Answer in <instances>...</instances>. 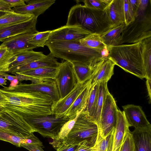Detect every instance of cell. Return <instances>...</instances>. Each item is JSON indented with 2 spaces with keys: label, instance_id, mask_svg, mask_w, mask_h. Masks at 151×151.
Wrapping results in <instances>:
<instances>
[{
  "label": "cell",
  "instance_id": "obj_1",
  "mask_svg": "<svg viewBox=\"0 0 151 151\" xmlns=\"http://www.w3.org/2000/svg\"><path fill=\"white\" fill-rule=\"evenodd\" d=\"M0 92L9 102L3 107L4 109L14 111L23 116L52 114L51 106L53 101L47 94L37 91L9 92L1 89Z\"/></svg>",
  "mask_w": 151,
  "mask_h": 151
},
{
  "label": "cell",
  "instance_id": "obj_2",
  "mask_svg": "<svg viewBox=\"0 0 151 151\" xmlns=\"http://www.w3.org/2000/svg\"><path fill=\"white\" fill-rule=\"evenodd\" d=\"M66 25H80L91 33L101 35L114 27L106 9L104 11L93 9L79 3L70 8Z\"/></svg>",
  "mask_w": 151,
  "mask_h": 151
},
{
  "label": "cell",
  "instance_id": "obj_3",
  "mask_svg": "<svg viewBox=\"0 0 151 151\" xmlns=\"http://www.w3.org/2000/svg\"><path fill=\"white\" fill-rule=\"evenodd\" d=\"M45 45L55 58L72 63H82L91 65L94 58L104 57L103 51L84 46L79 41H47Z\"/></svg>",
  "mask_w": 151,
  "mask_h": 151
},
{
  "label": "cell",
  "instance_id": "obj_4",
  "mask_svg": "<svg viewBox=\"0 0 151 151\" xmlns=\"http://www.w3.org/2000/svg\"><path fill=\"white\" fill-rule=\"evenodd\" d=\"M107 50V57L115 65L140 78H145L140 42L111 46Z\"/></svg>",
  "mask_w": 151,
  "mask_h": 151
},
{
  "label": "cell",
  "instance_id": "obj_5",
  "mask_svg": "<svg viewBox=\"0 0 151 151\" xmlns=\"http://www.w3.org/2000/svg\"><path fill=\"white\" fill-rule=\"evenodd\" d=\"M99 133L98 127L86 111L78 115L76 122L65 140L68 143L78 144L85 140L95 144Z\"/></svg>",
  "mask_w": 151,
  "mask_h": 151
},
{
  "label": "cell",
  "instance_id": "obj_6",
  "mask_svg": "<svg viewBox=\"0 0 151 151\" xmlns=\"http://www.w3.org/2000/svg\"><path fill=\"white\" fill-rule=\"evenodd\" d=\"M151 37V18L146 14L136 17L126 26L121 35L120 45L140 42Z\"/></svg>",
  "mask_w": 151,
  "mask_h": 151
},
{
  "label": "cell",
  "instance_id": "obj_7",
  "mask_svg": "<svg viewBox=\"0 0 151 151\" xmlns=\"http://www.w3.org/2000/svg\"><path fill=\"white\" fill-rule=\"evenodd\" d=\"M28 124L44 137L56 138L62 126L70 120L64 117L57 118L51 114L46 116H23Z\"/></svg>",
  "mask_w": 151,
  "mask_h": 151
},
{
  "label": "cell",
  "instance_id": "obj_8",
  "mask_svg": "<svg viewBox=\"0 0 151 151\" xmlns=\"http://www.w3.org/2000/svg\"><path fill=\"white\" fill-rule=\"evenodd\" d=\"M0 129L22 137H26L36 132L22 116L4 109L0 113Z\"/></svg>",
  "mask_w": 151,
  "mask_h": 151
},
{
  "label": "cell",
  "instance_id": "obj_9",
  "mask_svg": "<svg viewBox=\"0 0 151 151\" xmlns=\"http://www.w3.org/2000/svg\"><path fill=\"white\" fill-rule=\"evenodd\" d=\"M118 109L115 101L109 91L104 100L98 126L99 133L104 138L114 132Z\"/></svg>",
  "mask_w": 151,
  "mask_h": 151
},
{
  "label": "cell",
  "instance_id": "obj_10",
  "mask_svg": "<svg viewBox=\"0 0 151 151\" xmlns=\"http://www.w3.org/2000/svg\"><path fill=\"white\" fill-rule=\"evenodd\" d=\"M3 90L9 92H29L37 91L45 93L50 95L53 101L60 99V96L55 81L52 79L40 80L36 83L30 84L20 83L13 87L2 86Z\"/></svg>",
  "mask_w": 151,
  "mask_h": 151
},
{
  "label": "cell",
  "instance_id": "obj_11",
  "mask_svg": "<svg viewBox=\"0 0 151 151\" xmlns=\"http://www.w3.org/2000/svg\"><path fill=\"white\" fill-rule=\"evenodd\" d=\"M54 80L58 91L60 99L68 94L77 82L72 63L65 61L60 63L59 70Z\"/></svg>",
  "mask_w": 151,
  "mask_h": 151
},
{
  "label": "cell",
  "instance_id": "obj_12",
  "mask_svg": "<svg viewBox=\"0 0 151 151\" xmlns=\"http://www.w3.org/2000/svg\"><path fill=\"white\" fill-rule=\"evenodd\" d=\"M91 33L80 25H65L51 30L47 41H79Z\"/></svg>",
  "mask_w": 151,
  "mask_h": 151
},
{
  "label": "cell",
  "instance_id": "obj_13",
  "mask_svg": "<svg viewBox=\"0 0 151 151\" xmlns=\"http://www.w3.org/2000/svg\"><path fill=\"white\" fill-rule=\"evenodd\" d=\"M114 63L107 57L96 58L92 63L94 69L91 78L93 85L101 82H107L114 74Z\"/></svg>",
  "mask_w": 151,
  "mask_h": 151
},
{
  "label": "cell",
  "instance_id": "obj_14",
  "mask_svg": "<svg viewBox=\"0 0 151 151\" xmlns=\"http://www.w3.org/2000/svg\"><path fill=\"white\" fill-rule=\"evenodd\" d=\"M38 32L36 29L9 37L5 39L1 45L6 46L14 54L32 50L36 47L29 44L28 42Z\"/></svg>",
  "mask_w": 151,
  "mask_h": 151
},
{
  "label": "cell",
  "instance_id": "obj_15",
  "mask_svg": "<svg viewBox=\"0 0 151 151\" xmlns=\"http://www.w3.org/2000/svg\"><path fill=\"white\" fill-rule=\"evenodd\" d=\"M87 81L83 83H77L67 95L57 101H53L51 106L52 114L57 118L63 117L65 112L82 91Z\"/></svg>",
  "mask_w": 151,
  "mask_h": 151
},
{
  "label": "cell",
  "instance_id": "obj_16",
  "mask_svg": "<svg viewBox=\"0 0 151 151\" xmlns=\"http://www.w3.org/2000/svg\"><path fill=\"white\" fill-rule=\"evenodd\" d=\"M123 112L129 127L140 128L151 126L141 106L127 104L122 106Z\"/></svg>",
  "mask_w": 151,
  "mask_h": 151
},
{
  "label": "cell",
  "instance_id": "obj_17",
  "mask_svg": "<svg viewBox=\"0 0 151 151\" xmlns=\"http://www.w3.org/2000/svg\"><path fill=\"white\" fill-rule=\"evenodd\" d=\"M55 0H26V5L12 8V11L21 14H29L37 17L43 13L55 2Z\"/></svg>",
  "mask_w": 151,
  "mask_h": 151
},
{
  "label": "cell",
  "instance_id": "obj_18",
  "mask_svg": "<svg viewBox=\"0 0 151 151\" xmlns=\"http://www.w3.org/2000/svg\"><path fill=\"white\" fill-rule=\"evenodd\" d=\"M91 86L90 79L87 81L82 91L66 111L63 117L73 119L81 112L85 111Z\"/></svg>",
  "mask_w": 151,
  "mask_h": 151
},
{
  "label": "cell",
  "instance_id": "obj_19",
  "mask_svg": "<svg viewBox=\"0 0 151 151\" xmlns=\"http://www.w3.org/2000/svg\"><path fill=\"white\" fill-rule=\"evenodd\" d=\"M37 18L22 23L0 27V42H3L6 38L19 34L36 29Z\"/></svg>",
  "mask_w": 151,
  "mask_h": 151
},
{
  "label": "cell",
  "instance_id": "obj_20",
  "mask_svg": "<svg viewBox=\"0 0 151 151\" xmlns=\"http://www.w3.org/2000/svg\"><path fill=\"white\" fill-rule=\"evenodd\" d=\"M129 126L123 111L117 109L116 123L113 134L112 151H120Z\"/></svg>",
  "mask_w": 151,
  "mask_h": 151
},
{
  "label": "cell",
  "instance_id": "obj_21",
  "mask_svg": "<svg viewBox=\"0 0 151 151\" xmlns=\"http://www.w3.org/2000/svg\"><path fill=\"white\" fill-rule=\"evenodd\" d=\"M60 63L52 54L50 52L45 57L31 62L25 65L13 68L9 70L6 73L15 74L16 73L22 72L32 69L42 68H56L58 67Z\"/></svg>",
  "mask_w": 151,
  "mask_h": 151
},
{
  "label": "cell",
  "instance_id": "obj_22",
  "mask_svg": "<svg viewBox=\"0 0 151 151\" xmlns=\"http://www.w3.org/2000/svg\"><path fill=\"white\" fill-rule=\"evenodd\" d=\"M131 133L134 142V151H151V126L134 128Z\"/></svg>",
  "mask_w": 151,
  "mask_h": 151
},
{
  "label": "cell",
  "instance_id": "obj_23",
  "mask_svg": "<svg viewBox=\"0 0 151 151\" xmlns=\"http://www.w3.org/2000/svg\"><path fill=\"white\" fill-rule=\"evenodd\" d=\"M106 10L114 27L124 23V0H112Z\"/></svg>",
  "mask_w": 151,
  "mask_h": 151
},
{
  "label": "cell",
  "instance_id": "obj_24",
  "mask_svg": "<svg viewBox=\"0 0 151 151\" xmlns=\"http://www.w3.org/2000/svg\"><path fill=\"white\" fill-rule=\"evenodd\" d=\"M59 70V66L56 68H37L15 74L26 76L38 80H55Z\"/></svg>",
  "mask_w": 151,
  "mask_h": 151
},
{
  "label": "cell",
  "instance_id": "obj_25",
  "mask_svg": "<svg viewBox=\"0 0 151 151\" xmlns=\"http://www.w3.org/2000/svg\"><path fill=\"white\" fill-rule=\"evenodd\" d=\"M14 54L16 59L10 65L9 70L13 68L25 65L46 55L42 52H36L33 50L22 51Z\"/></svg>",
  "mask_w": 151,
  "mask_h": 151
},
{
  "label": "cell",
  "instance_id": "obj_26",
  "mask_svg": "<svg viewBox=\"0 0 151 151\" xmlns=\"http://www.w3.org/2000/svg\"><path fill=\"white\" fill-rule=\"evenodd\" d=\"M143 66L146 79H151V37L140 42Z\"/></svg>",
  "mask_w": 151,
  "mask_h": 151
},
{
  "label": "cell",
  "instance_id": "obj_27",
  "mask_svg": "<svg viewBox=\"0 0 151 151\" xmlns=\"http://www.w3.org/2000/svg\"><path fill=\"white\" fill-rule=\"evenodd\" d=\"M125 23L114 27L101 35L107 48L120 45L122 33L125 28Z\"/></svg>",
  "mask_w": 151,
  "mask_h": 151
},
{
  "label": "cell",
  "instance_id": "obj_28",
  "mask_svg": "<svg viewBox=\"0 0 151 151\" xmlns=\"http://www.w3.org/2000/svg\"><path fill=\"white\" fill-rule=\"evenodd\" d=\"M73 64L77 83H84L91 78L94 71V68L92 66L82 63Z\"/></svg>",
  "mask_w": 151,
  "mask_h": 151
},
{
  "label": "cell",
  "instance_id": "obj_29",
  "mask_svg": "<svg viewBox=\"0 0 151 151\" xmlns=\"http://www.w3.org/2000/svg\"><path fill=\"white\" fill-rule=\"evenodd\" d=\"M34 17L31 14H19L12 11L8 12L0 17V27L24 22Z\"/></svg>",
  "mask_w": 151,
  "mask_h": 151
},
{
  "label": "cell",
  "instance_id": "obj_30",
  "mask_svg": "<svg viewBox=\"0 0 151 151\" xmlns=\"http://www.w3.org/2000/svg\"><path fill=\"white\" fill-rule=\"evenodd\" d=\"M107 82L99 83L98 89L96 103L93 117L91 118L98 126L101 110L106 95L109 92Z\"/></svg>",
  "mask_w": 151,
  "mask_h": 151
},
{
  "label": "cell",
  "instance_id": "obj_31",
  "mask_svg": "<svg viewBox=\"0 0 151 151\" xmlns=\"http://www.w3.org/2000/svg\"><path fill=\"white\" fill-rule=\"evenodd\" d=\"M80 43L87 47L102 51L107 50L101 35L96 33H91L79 41Z\"/></svg>",
  "mask_w": 151,
  "mask_h": 151
},
{
  "label": "cell",
  "instance_id": "obj_32",
  "mask_svg": "<svg viewBox=\"0 0 151 151\" xmlns=\"http://www.w3.org/2000/svg\"><path fill=\"white\" fill-rule=\"evenodd\" d=\"M15 54L5 46L0 45V73H6L10 65L16 59Z\"/></svg>",
  "mask_w": 151,
  "mask_h": 151
},
{
  "label": "cell",
  "instance_id": "obj_33",
  "mask_svg": "<svg viewBox=\"0 0 151 151\" xmlns=\"http://www.w3.org/2000/svg\"><path fill=\"white\" fill-rule=\"evenodd\" d=\"M79 114L74 119L66 122L62 127L57 137L52 139L53 142H51V144L54 148H56L60 144L67 139L68 134L73 128Z\"/></svg>",
  "mask_w": 151,
  "mask_h": 151
},
{
  "label": "cell",
  "instance_id": "obj_34",
  "mask_svg": "<svg viewBox=\"0 0 151 151\" xmlns=\"http://www.w3.org/2000/svg\"><path fill=\"white\" fill-rule=\"evenodd\" d=\"M114 132L104 138H102L98 133L95 144L98 151H112Z\"/></svg>",
  "mask_w": 151,
  "mask_h": 151
},
{
  "label": "cell",
  "instance_id": "obj_35",
  "mask_svg": "<svg viewBox=\"0 0 151 151\" xmlns=\"http://www.w3.org/2000/svg\"><path fill=\"white\" fill-rule=\"evenodd\" d=\"M27 137H20L0 129V140L9 142L17 147H21L22 144H26Z\"/></svg>",
  "mask_w": 151,
  "mask_h": 151
},
{
  "label": "cell",
  "instance_id": "obj_36",
  "mask_svg": "<svg viewBox=\"0 0 151 151\" xmlns=\"http://www.w3.org/2000/svg\"><path fill=\"white\" fill-rule=\"evenodd\" d=\"M99 84L96 83L92 85L85 111L91 118L93 117L95 111Z\"/></svg>",
  "mask_w": 151,
  "mask_h": 151
},
{
  "label": "cell",
  "instance_id": "obj_37",
  "mask_svg": "<svg viewBox=\"0 0 151 151\" xmlns=\"http://www.w3.org/2000/svg\"><path fill=\"white\" fill-rule=\"evenodd\" d=\"M51 32V30L38 32L29 40L28 42L36 48L44 47L48 40Z\"/></svg>",
  "mask_w": 151,
  "mask_h": 151
},
{
  "label": "cell",
  "instance_id": "obj_38",
  "mask_svg": "<svg viewBox=\"0 0 151 151\" xmlns=\"http://www.w3.org/2000/svg\"><path fill=\"white\" fill-rule=\"evenodd\" d=\"M112 0H84L83 5L93 9L104 11L105 10Z\"/></svg>",
  "mask_w": 151,
  "mask_h": 151
},
{
  "label": "cell",
  "instance_id": "obj_39",
  "mask_svg": "<svg viewBox=\"0 0 151 151\" xmlns=\"http://www.w3.org/2000/svg\"><path fill=\"white\" fill-rule=\"evenodd\" d=\"M124 23L127 25L135 19V15L130 5L129 0H124Z\"/></svg>",
  "mask_w": 151,
  "mask_h": 151
},
{
  "label": "cell",
  "instance_id": "obj_40",
  "mask_svg": "<svg viewBox=\"0 0 151 151\" xmlns=\"http://www.w3.org/2000/svg\"><path fill=\"white\" fill-rule=\"evenodd\" d=\"M134 142L130 130L127 133L120 151H134Z\"/></svg>",
  "mask_w": 151,
  "mask_h": 151
},
{
  "label": "cell",
  "instance_id": "obj_41",
  "mask_svg": "<svg viewBox=\"0 0 151 151\" xmlns=\"http://www.w3.org/2000/svg\"><path fill=\"white\" fill-rule=\"evenodd\" d=\"M78 144L68 143L65 140L56 149V151H75L77 149Z\"/></svg>",
  "mask_w": 151,
  "mask_h": 151
},
{
  "label": "cell",
  "instance_id": "obj_42",
  "mask_svg": "<svg viewBox=\"0 0 151 151\" xmlns=\"http://www.w3.org/2000/svg\"><path fill=\"white\" fill-rule=\"evenodd\" d=\"M94 145L87 140H85L79 143L75 151H93Z\"/></svg>",
  "mask_w": 151,
  "mask_h": 151
},
{
  "label": "cell",
  "instance_id": "obj_43",
  "mask_svg": "<svg viewBox=\"0 0 151 151\" xmlns=\"http://www.w3.org/2000/svg\"><path fill=\"white\" fill-rule=\"evenodd\" d=\"M148 0H140V4L135 14L136 17L146 14V9L149 4Z\"/></svg>",
  "mask_w": 151,
  "mask_h": 151
},
{
  "label": "cell",
  "instance_id": "obj_44",
  "mask_svg": "<svg viewBox=\"0 0 151 151\" xmlns=\"http://www.w3.org/2000/svg\"><path fill=\"white\" fill-rule=\"evenodd\" d=\"M9 5L12 9L13 8L19 7L26 5L25 1L24 0H5Z\"/></svg>",
  "mask_w": 151,
  "mask_h": 151
},
{
  "label": "cell",
  "instance_id": "obj_45",
  "mask_svg": "<svg viewBox=\"0 0 151 151\" xmlns=\"http://www.w3.org/2000/svg\"><path fill=\"white\" fill-rule=\"evenodd\" d=\"M21 147L26 149L29 151H44L41 146L35 144H22Z\"/></svg>",
  "mask_w": 151,
  "mask_h": 151
},
{
  "label": "cell",
  "instance_id": "obj_46",
  "mask_svg": "<svg viewBox=\"0 0 151 151\" xmlns=\"http://www.w3.org/2000/svg\"><path fill=\"white\" fill-rule=\"evenodd\" d=\"M0 11L5 12L12 11L9 4L5 0H0Z\"/></svg>",
  "mask_w": 151,
  "mask_h": 151
},
{
  "label": "cell",
  "instance_id": "obj_47",
  "mask_svg": "<svg viewBox=\"0 0 151 151\" xmlns=\"http://www.w3.org/2000/svg\"><path fill=\"white\" fill-rule=\"evenodd\" d=\"M140 1L129 0L130 5L134 13L135 16L139 7Z\"/></svg>",
  "mask_w": 151,
  "mask_h": 151
},
{
  "label": "cell",
  "instance_id": "obj_48",
  "mask_svg": "<svg viewBox=\"0 0 151 151\" xmlns=\"http://www.w3.org/2000/svg\"><path fill=\"white\" fill-rule=\"evenodd\" d=\"M9 102L6 97L0 92V106L3 108L6 105L9 104Z\"/></svg>",
  "mask_w": 151,
  "mask_h": 151
},
{
  "label": "cell",
  "instance_id": "obj_49",
  "mask_svg": "<svg viewBox=\"0 0 151 151\" xmlns=\"http://www.w3.org/2000/svg\"><path fill=\"white\" fill-rule=\"evenodd\" d=\"M146 85L148 93V96L150 99V101H151V79H146Z\"/></svg>",
  "mask_w": 151,
  "mask_h": 151
},
{
  "label": "cell",
  "instance_id": "obj_50",
  "mask_svg": "<svg viewBox=\"0 0 151 151\" xmlns=\"http://www.w3.org/2000/svg\"><path fill=\"white\" fill-rule=\"evenodd\" d=\"M4 78L6 80H7L11 81L14 79H17V77L16 75H15V76H12L9 75L7 73L6 74Z\"/></svg>",
  "mask_w": 151,
  "mask_h": 151
},
{
  "label": "cell",
  "instance_id": "obj_51",
  "mask_svg": "<svg viewBox=\"0 0 151 151\" xmlns=\"http://www.w3.org/2000/svg\"><path fill=\"white\" fill-rule=\"evenodd\" d=\"M19 81L17 79H14L13 81H10V84L9 86V87H15L19 84Z\"/></svg>",
  "mask_w": 151,
  "mask_h": 151
},
{
  "label": "cell",
  "instance_id": "obj_52",
  "mask_svg": "<svg viewBox=\"0 0 151 151\" xmlns=\"http://www.w3.org/2000/svg\"><path fill=\"white\" fill-rule=\"evenodd\" d=\"M6 82L7 80L4 78H0V86H2L4 85H6L7 84V83H6Z\"/></svg>",
  "mask_w": 151,
  "mask_h": 151
},
{
  "label": "cell",
  "instance_id": "obj_53",
  "mask_svg": "<svg viewBox=\"0 0 151 151\" xmlns=\"http://www.w3.org/2000/svg\"><path fill=\"white\" fill-rule=\"evenodd\" d=\"M8 12H5L0 11V17L4 15Z\"/></svg>",
  "mask_w": 151,
  "mask_h": 151
},
{
  "label": "cell",
  "instance_id": "obj_54",
  "mask_svg": "<svg viewBox=\"0 0 151 151\" xmlns=\"http://www.w3.org/2000/svg\"><path fill=\"white\" fill-rule=\"evenodd\" d=\"M7 73H0V78H4L6 74Z\"/></svg>",
  "mask_w": 151,
  "mask_h": 151
},
{
  "label": "cell",
  "instance_id": "obj_55",
  "mask_svg": "<svg viewBox=\"0 0 151 151\" xmlns=\"http://www.w3.org/2000/svg\"><path fill=\"white\" fill-rule=\"evenodd\" d=\"M4 109L3 107L0 106V113H1L4 110Z\"/></svg>",
  "mask_w": 151,
  "mask_h": 151
},
{
  "label": "cell",
  "instance_id": "obj_56",
  "mask_svg": "<svg viewBox=\"0 0 151 151\" xmlns=\"http://www.w3.org/2000/svg\"><path fill=\"white\" fill-rule=\"evenodd\" d=\"M93 151H98L95 145L93 146Z\"/></svg>",
  "mask_w": 151,
  "mask_h": 151
}]
</instances>
